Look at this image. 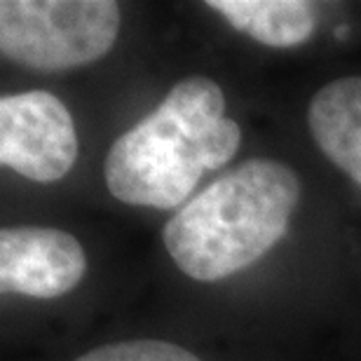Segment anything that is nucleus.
Listing matches in <instances>:
<instances>
[{"label": "nucleus", "instance_id": "f257e3e1", "mask_svg": "<svg viewBox=\"0 0 361 361\" xmlns=\"http://www.w3.org/2000/svg\"><path fill=\"white\" fill-rule=\"evenodd\" d=\"M240 141L242 132L226 118L219 85L200 75L185 78L111 146L106 185L125 204L180 209L207 171L233 160Z\"/></svg>", "mask_w": 361, "mask_h": 361}, {"label": "nucleus", "instance_id": "f03ea898", "mask_svg": "<svg viewBox=\"0 0 361 361\" xmlns=\"http://www.w3.org/2000/svg\"><path fill=\"white\" fill-rule=\"evenodd\" d=\"M300 200L286 164L256 157L190 197L162 230L169 256L188 277L219 281L242 272L284 237Z\"/></svg>", "mask_w": 361, "mask_h": 361}, {"label": "nucleus", "instance_id": "7ed1b4c3", "mask_svg": "<svg viewBox=\"0 0 361 361\" xmlns=\"http://www.w3.org/2000/svg\"><path fill=\"white\" fill-rule=\"evenodd\" d=\"M120 31L113 0H3L0 52L38 71L85 66L111 52Z\"/></svg>", "mask_w": 361, "mask_h": 361}, {"label": "nucleus", "instance_id": "20e7f679", "mask_svg": "<svg viewBox=\"0 0 361 361\" xmlns=\"http://www.w3.org/2000/svg\"><path fill=\"white\" fill-rule=\"evenodd\" d=\"M78 134L54 94L31 90L0 101V162L24 178L52 183L75 164Z\"/></svg>", "mask_w": 361, "mask_h": 361}, {"label": "nucleus", "instance_id": "39448f33", "mask_svg": "<svg viewBox=\"0 0 361 361\" xmlns=\"http://www.w3.org/2000/svg\"><path fill=\"white\" fill-rule=\"evenodd\" d=\"M87 258L73 235L54 228H5L0 233V286L5 293L59 298L80 284Z\"/></svg>", "mask_w": 361, "mask_h": 361}, {"label": "nucleus", "instance_id": "423d86ee", "mask_svg": "<svg viewBox=\"0 0 361 361\" xmlns=\"http://www.w3.org/2000/svg\"><path fill=\"white\" fill-rule=\"evenodd\" d=\"M307 122L322 153L361 185V78L324 85L310 101Z\"/></svg>", "mask_w": 361, "mask_h": 361}, {"label": "nucleus", "instance_id": "0eeeda50", "mask_svg": "<svg viewBox=\"0 0 361 361\" xmlns=\"http://www.w3.org/2000/svg\"><path fill=\"white\" fill-rule=\"evenodd\" d=\"M237 31L268 47H295L314 33L317 12L305 0H209Z\"/></svg>", "mask_w": 361, "mask_h": 361}, {"label": "nucleus", "instance_id": "6e6552de", "mask_svg": "<svg viewBox=\"0 0 361 361\" xmlns=\"http://www.w3.org/2000/svg\"><path fill=\"white\" fill-rule=\"evenodd\" d=\"M75 361H200L192 352L164 341H129L104 345Z\"/></svg>", "mask_w": 361, "mask_h": 361}]
</instances>
